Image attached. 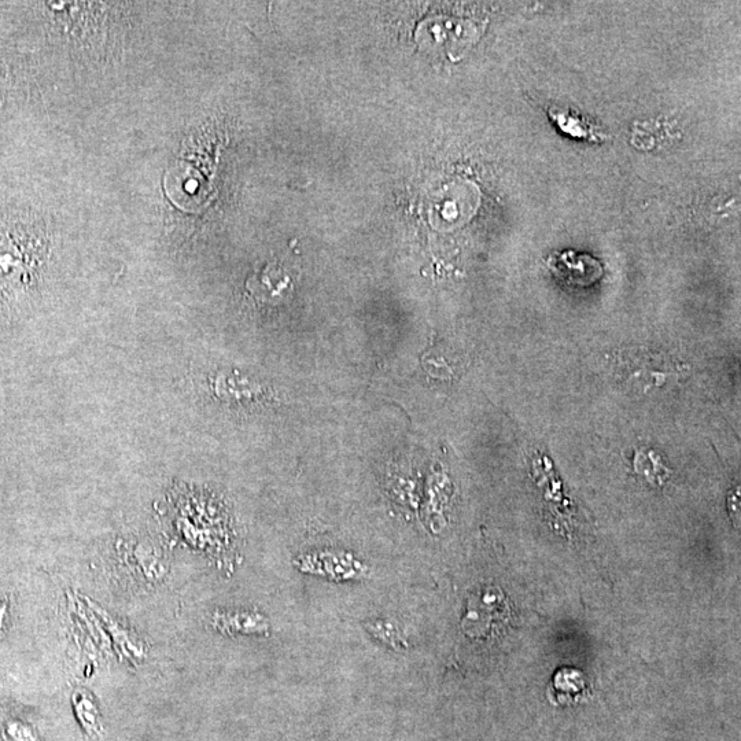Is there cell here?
<instances>
[{
    "instance_id": "5",
    "label": "cell",
    "mask_w": 741,
    "mask_h": 741,
    "mask_svg": "<svg viewBox=\"0 0 741 741\" xmlns=\"http://www.w3.org/2000/svg\"><path fill=\"white\" fill-rule=\"evenodd\" d=\"M367 629L375 639L382 641L383 644L390 645L394 650H405L407 648V641L392 623H368Z\"/></svg>"
},
{
    "instance_id": "7",
    "label": "cell",
    "mask_w": 741,
    "mask_h": 741,
    "mask_svg": "<svg viewBox=\"0 0 741 741\" xmlns=\"http://www.w3.org/2000/svg\"><path fill=\"white\" fill-rule=\"evenodd\" d=\"M6 619H7V602L5 599H0V634L5 632Z\"/></svg>"
},
{
    "instance_id": "1",
    "label": "cell",
    "mask_w": 741,
    "mask_h": 741,
    "mask_svg": "<svg viewBox=\"0 0 741 741\" xmlns=\"http://www.w3.org/2000/svg\"><path fill=\"white\" fill-rule=\"evenodd\" d=\"M213 626L224 634H268L269 623L263 615L249 611H227L213 615Z\"/></svg>"
},
{
    "instance_id": "6",
    "label": "cell",
    "mask_w": 741,
    "mask_h": 741,
    "mask_svg": "<svg viewBox=\"0 0 741 741\" xmlns=\"http://www.w3.org/2000/svg\"><path fill=\"white\" fill-rule=\"evenodd\" d=\"M554 687L556 689V692L560 695H571V692H573V695H577V693L581 692V689H584L585 684L584 681L581 680V674L578 673L577 676H575L574 681L566 682L563 680L562 676L560 674H556Z\"/></svg>"
},
{
    "instance_id": "3",
    "label": "cell",
    "mask_w": 741,
    "mask_h": 741,
    "mask_svg": "<svg viewBox=\"0 0 741 741\" xmlns=\"http://www.w3.org/2000/svg\"><path fill=\"white\" fill-rule=\"evenodd\" d=\"M0 741H40L29 722L20 718L0 721Z\"/></svg>"
},
{
    "instance_id": "2",
    "label": "cell",
    "mask_w": 741,
    "mask_h": 741,
    "mask_svg": "<svg viewBox=\"0 0 741 741\" xmlns=\"http://www.w3.org/2000/svg\"><path fill=\"white\" fill-rule=\"evenodd\" d=\"M551 117L558 123L560 129L566 134L575 136V138L602 140V136L597 134L595 128L586 124L584 119L574 116V114L563 112V110H551Z\"/></svg>"
},
{
    "instance_id": "4",
    "label": "cell",
    "mask_w": 741,
    "mask_h": 741,
    "mask_svg": "<svg viewBox=\"0 0 741 741\" xmlns=\"http://www.w3.org/2000/svg\"><path fill=\"white\" fill-rule=\"evenodd\" d=\"M75 709L88 732L97 733L101 726L98 721V710L87 692H77L75 695Z\"/></svg>"
}]
</instances>
